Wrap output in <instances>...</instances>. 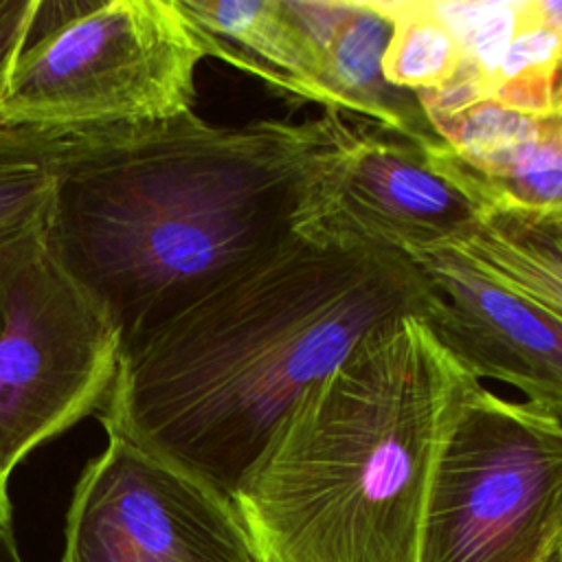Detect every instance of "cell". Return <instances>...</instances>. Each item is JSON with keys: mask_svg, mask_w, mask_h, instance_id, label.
I'll return each instance as SVG.
<instances>
[{"mask_svg": "<svg viewBox=\"0 0 562 562\" xmlns=\"http://www.w3.org/2000/svg\"><path fill=\"white\" fill-rule=\"evenodd\" d=\"M356 127L336 112L224 127L193 110L66 132L46 250L125 353L288 241L305 189Z\"/></svg>", "mask_w": 562, "mask_h": 562, "instance_id": "6da1fadb", "label": "cell"}, {"mask_svg": "<svg viewBox=\"0 0 562 562\" xmlns=\"http://www.w3.org/2000/svg\"><path fill=\"white\" fill-rule=\"evenodd\" d=\"M437 305L400 252L292 235L121 353L97 417L233 498L305 389L369 331Z\"/></svg>", "mask_w": 562, "mask_h": 562, "instance_id": "7a4b0ae2", "label": "cell"}, {"mask_svg": "<svg viewBox=\"0 0 562 562\" xmlns=\"http://www.w3.org/2000/svg\"><path fill=\"white\" fill-rule=\"evenodd\" d=\"M481 382L406 316L279 419L233 503L261 562H417L439 454Z\"/></svg>", "mask_w": 562, "mask_h": 562, "instance_id": "3957f363", "label": "cell"}, {"mask_svg": "<svg viewBox=\"0 0 562 562\" xmlns=\"http://www.w3.org/2000/svg\"><path fill=\"white\" fill-rule=\"evenodd\" d=\"M204 57L176 0H40L0 121L90 132L173 119L193 112Z\"/></svg>", "mask_w": 562, "mask_h": 562, "instance_id": "277c9868", "label": "cell"}, {"mask_svg": "<svg viewBox=\"0 0 562 562\" xmlns=\"http://www.w3.org/2000/svg\"><path fill=\"white\" fill-rule=\"evenodd\" d=\"M562 419L476 382L439 454L417 562H558Z\"/></svg>", "mask_w": 562, "mask_h": 562, "instance_id": "5b68a950", "label": "cell"}, {"mask_svg": "<svg viewBox=\"0 0 562 562\" xmlns=\"http://www.w3.org/2000/svg\"><path fill=\"white\" fill-rule=\"evenodd\" d=\"M121 342L46 246L13 279L0 334V461L13 472L108 397Z\"/></svg>", "mask_w": 562, "mask_h": 562, "instance_id": "8992f818", "label": "cell"}, {"mask_svg": "<svg viewBox=\"0 0 562 562\" xmlns=\"http://www.w3.org/2000/svg\"><path fill=\"white\" fill-rule=\"evenodd\" d=\"M66 516L61 562H261L231 496L105 432Z\"/></svg>", "mask_w": 562, "mask_h": 562, "instance_id": "52a82bcc", "label": "cell"}, {"mask_svg": "<svg viewBox=\"0 0 562 562\" xmlns=\"http://www.w3.org/2000/svg\"><path fill=\"white\" fill-rule=\"evenodd\" d=\"M483 213L441 178L419 143L369 123L310 182L292 233L411 257L468 235Z\"/></svg>", "mask_w": 562, "mask_h": 562, "instance_id": "ba28073f", "label": "cell"}, {"mask_svg": "<svg viewBox=\"0 0 562 562\" xmlns=\"http://www.w3.org/2000/svg\"><path fill=\"white\" fill-rule=\"evenodd\" d=\"M432 283L435 336L479 380H501L525 404L562 419V318L470 266L448 246L408 257Z\"/></svg>", "mask_w": 562, "mask_h": 562, "instance_id": "9c48e42d", "label": "cell"}, {"mask_svg": "<svg viewBox=\"0 0 562 562\" xmlns=\"http://www.w3.org/2000/svg\"><path fill=\"white\" fill-rule=\"evenodd\" d=\"M437 134L424 143L430 167L479 211H562V75L544 114L490 99L419 105Z\"/></svg>", "mask_w": 562, "mask_h": 562, "instance_id": "30bf717a", "label": "cell"}, {"mask_svg": "<svg viewBox=\"0 0 562 562\" xmlns=\"http://www.w3.org/2000/svg\"><path fill=\"white\" fill-rule=\"evenodd\" d=\"M217 57L263 81L270 90L349 114L325 81L316 44L292 15L288 0H176Z\"/></svg>", "mask_w": 562, "mask_h": 562, "instance_id": "8fae6325", "label": "cell"}, {"mask_svg": "<svg viewBox=\"0 0 562 562\" xmlns=\"http://www.w3.org/2000/svg\"><path fill=\"white\" fill-rule=\"evenodd\" d=\"M443 246L562 318V211H492Z\"/></svg>", "mask_w": 562, "mask_h": 562, "instance_id": "7c38bea8", "label": "cell"}, {"mask_svg": "<svg viewBox=\"0 0 562 562\" xmlns=\"http://www.w3.org/2000/svg\"><path fill=\"white\" fill-rule=\"evenodd\" d=\"M391 37L382 55V77L402 92H441L463 68V50L430 2H382Z\"/></svg>", "mask_w": 562, "mask_h": 562, "instance_id": "4fadbf2b", "label": "cell"}, {"mask_svg": "<svg viewBox=\"0 0 562 562\" xmlns=\"http://www.w3.org/2000/svg\"><path fill=\"white\" fill-rule=\"evenodd\" d=\"M562 75V33L538 20L525 2L522 24L481 99L531 114L549 112Z\"/></svg>", "mask_w": 562, "mask_h": 562, "instance_id": "5bb4252c", "label": "cell"}, {"mask_svg": "<svg viewBox=\"0 0 562 562\" xmlns=\"http://www.w3.org/2000/svg\"><path fill=\"white\" fill-rule=\"evenodd\" d=\"M66 132L0 121V228L48 213Z\"/></svg>", "mask_w": 562, "mask_h": 562, "instance_id": "9a60e30c", "label": "cell"}, {"mask_svg": "<svg viewBox=\"0 0 562 562\" xmlns=\"http://www.w3.org/2000/svg\"><path fill=\"white\" fill-rule=\"evenodd\" d=\"M448 24L463 50V68L452 83H459L470 101L481 99L503 55L514 42L525 2H430Z\"/></svg>", "mask_w": 562, "mask_h": 562, "instance_id": "2e32d148", "label": "cell"}, {"mask_svg": "<svg viewBox=\"0 0 562 562\" xmlns=\"http://www.w3.org/2000/svg\"><path fill=\"white\" fill-rule=\"evenodd\" d=\"M46 246V215L0 228V334L4 327L9 290L18 272Z\"/></svg>", "mask_w": 562, "mask_h": 562, "instance_id": "e0dca14e", "label": "cell"}, {"mask_svg": "<svg viewBox=\"0 0 562 562\" xmlns=\"http://www.w3.org/2000/svg\"><path fill=\"white\" fill-rule=\"evenodd\" d=\"M40 0H0V92L29 46Z\"/></svg>", "mask_w": 562, "mask_h": 562, "instance_id": "ac0fdd59", "label": "cell"}, {"mask_svg": "<svg viewBox=\"0 0 562 562\" xmlns=\"http://www.w3.org/2000/svg\"><path fill=\"white\" fill-rule=\"evenodd\" d=\"M11 470L0 461V531H11V501H9Z\"/></svg>", "mask_w": 562, "mask_h": 562, "instance_id": "d6986e66", "label": "cell"}, {"mask_svg": "<svg viewBox=\"0 0 562 562\" xmlns=\"http://www.w3.org/2000/svg\"><path fill=\"white\" fill-rule=\"evenodd\" d=\"M0 562H24L18 551L13 531H0Z\"/></svg>", "mask_w": 562, "mask_h": 562, "instance_id": "ffe728a7", "label": "cell"}, {"mask_svg": "<svg viewBox=\"0 0 562 562\" xmlns=\"http://www.w3.org/2000/svg\"><path fill=\"white\" fill-rule=\"evenodd\" d=\"M558 562H562V553H560V558H558Z\"/></svg>", "mask_w": 562, "mask_h": 562, "instance_id": "44dd1931", "label": "cell"}]
</instances>
